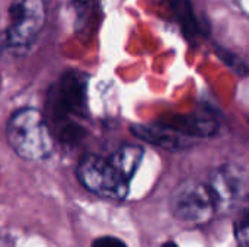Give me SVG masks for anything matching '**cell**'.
Here are the masks:
<instances>
[{
    "instance_id": "obj_12",
    "label": "cell",
    "mask_w": 249,
    "mask_h": 247,
    "mask_svg": "<svg viewBox=\"0 0 249 247\" xmlns=\"http://www.w3.org/2000/svg\"><path fill=\"white\" fill-rule=\"evenodd\" d=\"M85 130L77 124H69L60 130V138L67 144H74L85 137Z\"/></svg>"
},
{
    "instance_id": "obj_5",
    "label": "cell",
    "mask_w": 249,
    "mask_h": 247,
    "mask_svg": "<svg viewBox=\"0 0 249 247\" xmlns=\"http://www.w3.org/2000/svg\"><path fill=\"white\" fill-rule=\"evenodd\" d=\"M76 176L85 189L101 198L121 201L128 194V183L101 156H83L77 163Z\"/></svg>"
},
{
    "instance_id": "obj_14",
    "label": "cell",
    "mask_w": 249,
    "mask_h": 247,
    "mask_svg": "<svg viewBox=\"0 0 249 247\" xmlns=\"http://www.w3.org/2000/svg\"><path fill=\"white\" fill-rule=\"evenodd\" d=\"M92 247H127L125 243L117 237L112 236H104V237H98L93 240Z\"/></svg>"
},
{
    "instance_id": "obj_3",
    "label": "cell",
    "mask_w": 249,
    "mask_h": 247,
    "mask_svg": "<svg viewBox=\"0 0 249 247\" xmlns=\"http://www.w3.org/2000/svg\"><path fill=\"white\" fill-rule=\"evenodd\" d=\"M169 205L175 218L194 226L209 223L216 214V207L207 183L193 178L184 179L175 186Z\"/></svg>"
},
{
    "instance_id": "obj_11",
    "label": "cell",
    "mask_w": 249,
    "mask_h": 247,
    "mask_svg": "<svg viewBox=\"0 0 249 247\" xmlns=\"http://www.w3.org/2000/svg\"><path fill=\"white\" fill-rule=\"evenodd\" d=\"M217 55L222 58L223 63H226L229 67H232L236 73H239V74H242V76L247 74V64H245L239 57H236L235 54H232V52H229V51L222 49V48L217 47Z\"/></svg>"
},
{
    "instance_id": "obj_1",
    "label": "cell",
    "mask_w": 249,
    "mask_h": 247,
    "mask_svg": "<svg viewBox=\"0 0 249 247\" xmlns=\"http://www.w3.org/2000/svg\"><path fill=\"white\" fill-rule=\"evenodd\" d=\"M6 138L13 151L29 162H42L54 151V138L44 115L35 108L18 109L6 125Z\"/></svg>"
},
{
    "instance_id": "obj_9",
    "label": "cell",
    "mask_w": 249,
    "mask_h": 247,
    "mask_svg": "<svg viewBox=\"0 0 249 247\" xmlns=\"http://www.w3.org/2000/svg\"><path fill=\"white\" fill-rule=\"evenodd\" d=\"M143 156H144L143 147H140L137 144H124L108 159V162L115 169V172L127 183H130V181L134 178L137 169L140 167Z\"/></svg>"
},
{
    "instance_id": "obj_15",
    "label": "cell",
    "mask_w": 249,
    "mask_h": 247,
    "mask_svg": "<svg viewBox=\"0 0 249 247\" xmlns=\"http://www.w3.org/2000/svg\"><path fill=\"white\" fill-rule=\"evenodd\" d=\"M162 247H179L177 243H174V242H166V243H163V246Z\"/></svg>"
},
{
    "instance_id": "obj_8",
    "label": "cell",
    "mask_w": 249,
    "mask_h": 247,
    "mask_svg": "<svg viewBox=\"0 0 249 247\" xmlns=\"http://www.w3.org/2000/svg\"><path fill=\"white\" fill-rule=\"evenodd\" d=\"M165 125L174 128L175 131L181 132L182 135L193 138H206L212 137L217 132L219 124L213 118H204V116H197V115H179L174 116L168 121L163 122Z\"/></svg>"
},
{
    "instance_id": "obj_6",
    "label": "cell",
    "mask_w": 249,
    "mask_h": 247,
    "mask_svg": "<svg viewBox=\"0 0 249 247\" xmlns=\"http://www.w3.org/2000/svg\"><path fill=\"white\" fill-rule=\"evenodd\" d=\"M207 186L216 211L229 213L248 195V173L242 166L223 165L210 175Z\"/></svg>"
},
{
    "instance_id": "obj_2",
    "label": "cell",
    "mask_w": 249,
    "mask_h": 247,
    "mask_svg": "<svg viewBox=\"0 0 249 247\" xmlns=\"http://www.w3.org/2000/svg\"><path fill=\"white\" fill-rule=\"evenodd\" d=\"M9 23L1 35V49L25 54L45 25L44 0H13L7 10Z\"/></svg>"
},
{
    "instance_id": "obj_13",
    "label": "cell",
    "mask_w": 249,
    "mask_h": 247,
    "mask_svg": "<svg viewBox=\"0 0 249 247\" xmlns=\"http://www.w3.org/2000/svg\"><path fill=\"white\" fill-rule=\"evenodd\" d=\"M249 234V220L248 213L245 210L242 218L235 224V239L238 247H248V236Z\"/></svg>"
},
{
    "instance_id": "obj_10",
    "label": "cell",
    "mask_w": 249,
    "mask_h": 247,
    "mask_svg": "<svg viewBox=\"0 0 249 247\" xmlns=\"http://www.w3.org/2000/svg\"><path fill=\"white\" fill-rule=\"evenodd\" d=\"M172 10L181 25V29L184 32V35L190 39L194 41L197 36L207 35V31L203 28V25L197 20L194 10H193V4L191 0H169Z\"/></svg>"
},
{
    "instance_id": "obj_4",
    "label": "cell",
    "mask_w": 249,
    "mask_h": 247,
    "mask_svg": "<svg viewBox=\"0 0 249 247\" xmlns=\"http://www.w3.org/2000/svg\"><path fill=\"white\" fill-rule=\"evenodd\" d=\"M88 74L79 70H67L54 83L47 96V111L54 121H63L69 115L85 116L88 102Z\"/></svg>"
},
{
    "instance_id": "obj_7",
    "label": "cell",
    "mask_w": 249,
    "mask_h": 247,
    "mask_svg": "<svg viewBox=\"0 0 249 247\" xmlns=\"http://www.w3.org/2000/svg\"><path fill=\"white\" fill-rule=\"evenodd\" d=\"M130 131L139 140L149 144L158 146L165 150H184L190 147L191 141L188 137L175 131L174 128L165 125L163 122L156 124H131Z\"/></svg>"
}]
</instances>
